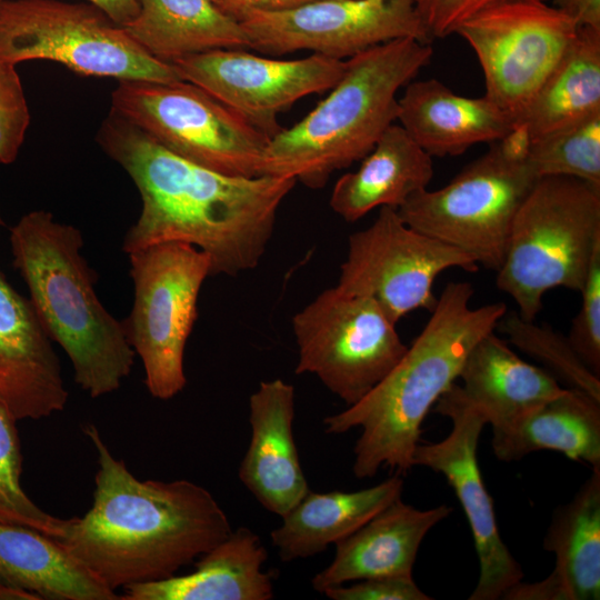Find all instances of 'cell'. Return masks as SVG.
I'll use <instances>...</instances> for the list:
<instances>
[{"mask_svg":"<svg viewBox=\"0 0 600 600\" xmlns=\"http://www.w3.org/2000/svg\"><path fill=\"white\" fill-rule=\"evenodd\" d=\"M51 342L30 300L0 272V402L17 421L50 417L68 402Z\"/></svg>","mask_w":600,"mask_h":600,"instance_id":"cell-17","label":"cell"},{"mask_svg":"<svg viewBox=\"0 0 600 600\" xmlns=\"http://www.w3.org/2000/svg\"><path fill=\"white\" fill-rule=\"evenodd\" d=\"M528 142L516 127L444 187L412 194L398 214L411 228L498 271L514 217L539 179L528 160Z\"/></svg>","mask_w":600,"mask_h":600,"instance_id":"cell-7","label":"cell"},{"mask_svg":"<svg viewBox=\"0 0 600 600\" xmlns=\"http://www.w3.org/2000/svg\"><path fill=\"white\" fill-rule=\"evenodd\" d=\"M579 27L544 0L502 2L460 23L453 33L473 50L486 97L516 122L574 41Z\"/></svg>","mask_w":600,"mask_h":600,"instance_id":"cell-12","label":"cell"},{"mask_svg":"<svg viewBox=\"0 0 600 600\" xmlns=\"http://www.w3.org/2000/svg\"><path fill=\"white\" fill-rule=\"evenodd\" d=\"M458 379L463 396L492 430L512 423L564 389L548 370L522 360L494 331L474 344Z\"/></svg>","mask_w":600,"mask_h":600,"instance_id":"cell-23","label":"cell"},{"mask_svg":"<svg viewBox=\"0 0 600 600\" xmlns=\"http://www.w3.org/2000/svg\"><path fill=\"white\" fill-rule=\"evenodd\" d=\"M496 328L520 351L542 363L557 379L568 383L569 388L581 390L600 401V377L582 362L567 337L508 310Z\"/></svg>","mask_w":600,"mask_h":600,"instance_id":"cell-31","label":"cell"},{"mask_svg":"<svg viewBox=\"0 0 600 600\" xmlns=\"http://www.w3.org/2000/svg\"><path fill=\"white\" fill-rule=\"evenodd\" d=\"M507 1L512 0H414L431 38H444L473 14Z\"/></svg>","mask_w":600,"mask_h":600,"instance_id":"cell-36","label":"cell"},{"mask_svg":"<svg viewBox=\"0 0 600 600\" xmlns=\"http://www.w3.org/2000/svg\"><path fill=\"white\" fill-rule=\"evenodd\" d=\"M600 243V186L540 177L518 210L496 284L534 321L551 289L580 292Z\"/></svg>","mask_w":600,"mask_h":600,"instance_id":"cell-6","label":"cell"},{"mask_svg":"<svg viewBox=\"0 0 600 600\" xmlns=\"http://www.w3.org/2000/svg\"><path fill=\"white\" fill-rule=\"evenodd\" d=\"M473 292L469 282H449L393 369L357 403L323 419L328 434L361 429L353 448L357 478H371L381 467L399 474L413 467L423 420L456 382L474 344L507 311L502 302L472 308Z\"/></svg>","mask_w":600,"mask_h":600,"instance_id":"cell-3","label":"cell"},{"mask_svg":"<svg viewBox=\"0 0 600 600\" xmlns=\"http://www.w3.org/2000/svg\"><path fill=\"white\" fill-rule=\"evenodd\" d=\"M494 456L518 461L539 450L600 466V401L574 388L563 391L512 423L492 430Z\"/></svg>","mask_w":600,"mask_h":600,"instance_id":"cell-26","label":"cell"},{"mask_svg":"<svg viewBox=\"0 0 600 600\" xmlns=\"http://www.w3.org/2000/svg\"><path fill=\"white\" fill-rule=\"evenodd\" d=\"M111 111L188 161L227 176H261L271 138L193 83L119 81Z\"/></svg>","mask_w":600,"mask_h":600,"instance_id":"cell-9","label":"cell"},{"mask_svg":"<svg viewBox=\"0 0 600 600\" xmlns=\"http://www.w3.org/2000/svg\"><path fill=\"white\" fill-rule=\"evenodd\" d=\"M128 254L134 302L122 322L142 361L148 391L168 400L187 383L184 349L198 316L200 289L211 276V261L203 251L182 242L152 244Z\"/></svg>","mask_w":600,"mask_h":600,"instance_id":"cell-10","label":"cell"},{"mask_svg":"<svg viewBox=\"0 0 600 600\" xmlns=\"http://www.w3.org/2000/svg\"><path fill=\"white\" fill-rule=\"evenodd\" d=\"M93 502L68 519L58 541L109 589L168 579L232 531L213 496L186 480H140L109 450L94 424Z\"/></svg>","mask_w":600,"mask_h":600,"instance_id":"cell-2","label":"cell"},{"mask_svg":"<svg viewBox=\"0 0 600 600\" xmlns=\"http://www.w3.org/2000/svg\"><path fill=\"white\" fill-rule=\"evenodd\" d=\"M0 600H42L38 594L23 588L0 581Z\"/></svg>","mask_w":600,"mask_h":600,"instance_id":"cell-40","label":"cell"},{"mask_svg":"<svg viewBox=\"0 0 600 600\" xmlns=\"http://www.w3.org/2000/svg\"><path fill=\"white\" fill-rule=\"evenodd\" d=\"M9 239L29 300L50 339L68 354L74 381L92 398L116 391L136 353L123 322L96 293V274L80 252L81 232L36 210L10 229Z\"/></svg>","mask_w":600,"mask_h":600,"instance_id":"cell-4","label":"cell"},{"mask_svg":"<svg viewBox=\"0 0 600 600\" xmlns=\"http://www.w3.org/2000/svg\"><path fill=\"white\" fill-rule=\"evenodd\" d=\"M537 176H566L600 186V112L528 142Z\"/></svg>","mask_w":600,"mask_h":600,"instance_id":"cell-30","label":"cell"},{"mask_svg":"<svg viewBox=\"0 0 600 600\" xmlns=\"http://www.w3.org/2000/svg\"><path fill=\"white\" fill-rule=\"evenodd\" d=\"M449 268L476 272L479 264L462 250L404 223L397 209L381 207L368 228L349 237L337 287L372 298L397 324L413 310L434 308L432 284Z\"/></svg>","mask_w":600,"mask_h":600,"instance_id":"cell-13","label":"cell"},{"mask_svg":"<svg viewBox=\"0 0 600 600\" xmlns=\"http://www.w3.org/2000/svg\"><path fill=\"white\" fill-rule=\"evenodd\" d=\"M138 16L123 27L152 57L171 62L214 49L249 48L240 22L212 0H137Z\"/></svg>","mask_w":600,"mask_h":600,"instance_id":"cell-28","label":"cell"},{"mask_svg":"<svg viewBox=\"0 0 600 600\" xmlns=\"http://www.w3.org/2000/svg\"><path fill=\"white\" fill-rule=\"evenodd\" d=\"M452 511L447 504L420 510L401 498L394 500L334 544L331 563L313 577L312 588L322 593L349 581L380 576H412L422 540Z\"/></svg>","mask_w":600,"mask_h":600,"instance_id":"cell-20","label":"cell"},{"mask_svg":"<svg viewBox=\"0 0 600 600\" xmlns=\"http://www.w3.org/2000/svg\"><path fill=\"white\" fill-rule=\"evenodd\" d=\"M101 149L130 176L142 208L122 249L182 242L203 251L211 276L254 269L272 238L278 210L296 186L289 177L227 176L188 161L110 111Z\"/></svg>","mask_w":600,"mask_h":600,"instance_id":"cell-1","label":"cell"},{"mask_svg":"<svg viewBox=\"0 0 600 600\" xmlns=\"http://www.w3.org/2000/svg\"><path fill=\"white\" fill-rule=\"evenodd\" d=\"M574 497L552 513L543 549L556 557L543 580L513 584L507 600H598L600 598V466Z\"/></svg>","mask_w":600,"mask_h":600,"instance_id":"cell-19","label":"cell"},{"mask_svg":"<svg viewBox=\"0 0 600 600\" xmlns=\"http://www.w3.org/2000/svg\"><path fill=\"white\" fill-rule=\"evenodd\" d=\"M398 106L400 126L431 157H454L516 129L514 120L486 96L457 94L437 79L409 82Z\"/></svg>","mask_w":600,"mask_h":600,"instance_id":"cell-21","label":"cell"},{"mask_svg":"<svg viewBox=\"0 0 600 600\" xmlns=\"http://www.w3.org/2000/svg\"><path fill=\"white\" fill-rule=\"evenodd\" d=\"M314 0H212L226 14L243 22L260 12L283 11Z\"/></svg>","mask_w":600,"mask_h":600,"instance_id":"cell-37","label":"cell"},{"mask_svg":"<svg viewBox=\"0 0 600 600\" xmlns=\"http://www.w3.org/2000/svg\"><path fill=\"white\" fill-rule=\"evenodd\" d=\"M104 12L116 24L124 27L130 23L139 12L137 0H87Z\"/></svg>","mask_w":600,"mask_h":600,"instance_id":"cell-39","label":"cell"},{"mask_svg":"<svg viewBox=\"0 0 600 600\" xmlns=\"http://www.w3.org/2000/svg\"><path fill=\"white\" fill-rule=\"evenodd\" d=\"M292 330L298 346L296 373L314 374L347 406L368 394L408 348L372 298L337 286L298 311Z\"/></svg>","mask_w":600,"mask_h":600,"instance_id":"cell-11","label":"cell"},{"mask_svg":"<svg viewBox=\"0 0 600 600\" xmlns=\"http://www.w3.org/2000/svg\"><path fill=\"white\" fill-rule=\"evenodd\" d=\"M0 59L51 60L76 73L119 81L181 80L91 3L0 0Z\"/></svg>","mask_w":600,"mask_h":600,"instance_id":"cell-8","label":"cell"},{"mask_svg":"<svg viewBox=\"0 0 600 600\" xmlns=\"http://www.w3.org/2000/svg\"><path fill=\"white\" fill-rule=\"evenodd\" d=\"M268 552L257 533L247 527L231 533L198 558L184 576L133 584L121 600H269L273 598L271 573L262 571Z\"/></svg>","mask_w":600,"mask_h":600,"instance_id":"cell-22","label":"cell"},{"mask_svg":"<svg viewBox=\"0 0 600 600\" xmlns=\"http://www.w3.org/2000/svg\"><path fill=\"white\" fill-rule=\"evenodd\" d=\"M432 48L396 39L344 60L331 92L303 119L273 136L261 176L289 177L311 189L363 159L398 118L397 93L426 67Z\"/></svg>","mask_w":600,"mask_h":600,"instance_id":"cell-5","label":"cell"},{"mask_svg":"<svg viewBox=\"0 0 600 600\" xmlns=\"http://www.w3.org/2000/svg\"><path fill=\"white\" fill-rule=\"evenodd\" d=\"M249 410L251 439L238 476L264 509L282 517L310 490L293 437V386L261 381Z\"/></svg>","mask_w":600,"mask_h":600,"instance_id":"cell-18","label":"cell"},{"mask_svg":"<svg viewBox=\"0 0 600 600\" xmlns=\"http://www.w3.org/2000/svg\"><path fill=\"white\" fill-rule=\"evenodd\" d=\"M600 112V30L581 27L516 127L528 141Z\"/></svg>","mask_w":600,"mask_h":600,"instance_id":"cell-29","label":"cell"},{"mask_svg":"<svg viewBox=\"0 0 600 600\" xmlns=\"http://www.w3.org/2000/svg\"><path fill=\"white\" fill-rule=\"evenodd\" d=\"M241 26L250 49L272 56L309 50L343 60L396 39H431L414 0H314Z\"/></svg>","mask_w":600,"mask_h":600,"instance_id":"cell-14","label":"cell"},{"mask_svg":"<svg viewBox=\"0 0 600 600\" xmlns=\"http://www.w3.org/2000/svg\"><path fill=\"white\" fill-rule=\"evenodd\" d=\"M193 83L272 138L283 128L279 113L299 99L332 89L344 60L321 54L296 60L259 57L242 48L214 49L170 62Z\"/></svg>","mask_w":600,"mask_h":600,"instance_id":"cell-16","label":"cell"},{"mask_svg":"<svg viewBox=\"0 0 600 600\" xmlns=\"http://www.w3.org/2000/svg\"><path fill=\"white\" fill-rule=\"evenodd\" d=\"M580 293L581 308L567 338L582 362L600 377V243L594 248Z\"/></svg>","mask_w":600,"mask_h":600,"instance_id":"cell-33","label":"cell"},{"mask_svg":"<svg viewBox=\"0 0 600 600\" xmlns=\"http://www.w3.org/2000/svg\"><path fill=\"white\" fill-rule=\"evenodd\" d=\"M403 480L397 473L357 491L309 490L271 531L281 561L306 559L349 537L367 521L401 498Z\"/></svg>","mask_w":600,"mask_h":600,"instance_id":"cell-25","label":"cell"},{"mask_svg":"<svg viewBox=\"0 0 600 600\" xmlns=\"http://www.w3.org/2000/svg\"><path fill=\"white\" fill-rule=\"evenodd\" d=\"M30 112L16 64L0 59V163L16 160Z\"/></svg>","mask_w":600,"mask_h":600,"instance_id":"cell-34","label":"cell"},{"mask_svg":"<svg viewBox=\"0 0 600 600\" xmlns=\"http://www.w3.org/2000/svg\"><path fill=\"white\" fill-rule=\"evenodd\" d=\"M359 582L326 589L322 593L332 600H430L414 582L412 576H380Z\"/></svg>","mask_w":600,"mask_h":600,"instance_id":"cell-35","label":"cell"},{"mask_svg":"<svg viewBox=\"0 0 600 600\" xmlns=\"http://www.w3.org/2000/svg\"><path fill=\"white\" fill-rule=\"evenodd\" d=\"M552 4L569 16L579 28L600 30V0H552Z\"/></svg>","mask_w":600,"mask_h":600,"instance_id":"cell-38","label":"cell"},{"mask_svg":"<svg viewBox=\"0 0 600 600\" xmlns=\"http://www.w3.org/2000/svg\"><path fill=\"white\" fill-rule=\"evenodd\" d=\"M433 177L432 157L400 124L381 134L358 170L336 182L330 207L356 222L376 208L398 209L412 194L427 189Z\"/></svg>","mask_w":600,"mask_h":600,"instance_id":"cell-24","label":"cell"},{"mask_svg":"<svg viewBox=\"0 0 600 600\" xmlns=\"http://www.w3.org/2000/svg\"><path fill=\"white\" fill-rule=\"evenodd\" d=\"M16 422L0 402V522L24 526L59 540L68 519L43 511L21 486L22 452Z\"/></svg>","mask_w":600,"mask_h":600,"instance_id":"cell-32","label":"cell"},{"mask_svg":"<svg viewBox=\"0 0 600 600\" xmlns=\"http://www.w3.org/2000/svg\"><path fill=\"white\" fill-rule=\"evenodd\" d=\"M433 411L450 419L449 434L416 447L412 464L441 473L454 491L470 526L479 561L478 582L470 600H497L523 579L521 566L501 539L492 499L479 467L477 450L484 416L453 382L438 399Z\"/></svg>","mask_w":600,"mask_h":600,"instance_id":"cell-15","label":"cell"},{"mask_svg":"<svg viewBox=\"0 0 600 600\" xmlns=\"http://www.w3.org/2000/svg\"><path fill=\"white\" fill-rule=\"evenodd\" d=\"M0 581L47 600H121L58 540L0 522Z\"/></svg>","mask_w":600,"mask_h":600,"instance_id":"cell-27","label":"cell"}]
</instances>
